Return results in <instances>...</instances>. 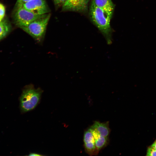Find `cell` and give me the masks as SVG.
<instances>
[{"instance_id":"obj_1","label":"cell","mask_w":156,"mask_h":156,"mask_svg":"<svg viewBox=\"0 0 156 156\" xmlns=\"http://www.w3.org/2000/svg\"><path fill=\"white\" fill-rule=\"evenodd\" d=\"M90 15L92 21L102 34L108 44L112 40V29L110 24L111 18L108 16L101 8L96 6L92 1Z\"/></svg>"},{"instance_id":"obj_2","label":"cell","mask_w":156,"mask_h":156,"mask_svg":"<svg viewBox=\"0 0 156 156\" xmlns=\"http://www.w3.org/2000/svg\"><path fill=\"white\" fill-rule=\"evenodd\" d=\"M42 92L40 88L36 89L33 85L25 86L20 98L21 112L25 113L34 109L40 101Z\"/></svg>"},{"instance_id":"obj_3","label":"cell","mask_w":156,"mask_h":156,"mask_svg":"<svg viewBox=\"0 0 156 156\" xmlns=\"http://www.w3.org/2000/svg\"><path fill=\"white\" fill-rule=\"evenodd\" d=\"M51 16L50 13L33 21L28 25L20 27L38 42L44 38L46 28Z\"/></svg>"},{"instance_id":"obj_4","label":"cell","mask_w":156,"mask_h":156,"mask_svg":"<svg viewBox=\"0 0 156 156\" xmlns=\"http://www.w3.org/2000/svg\"><path fill=\"white\" fill-rule=\"evenodd\" d=\"M46 14H35L21 7L15 6L13 18L15 24L20 28L28 25L33 21L44 16Z\"/></svg>"},{"instance_id":"obj_5","label":"cell","mask_w":156,"mask_h":156,"mask_svg":"<svg viewBox=\"0 0 156 156\" xmlns=\"http://www.w3.org/2000/svg\"><path fill=\"white\" fill-rule=\"evenodd\" d=\"M21 6L26 10L38 15L48 14L50 10L45 0H31L22 5H15Z\"/></svg>"},{"instance_id":"obj_6","label":"cell","mask_w":156,"mask_h":156,"mask_svg":"<svg viewBox=\"0 0 156 156\" xmlns=\"http://www.w3.org/2000/svg\"><path fill=\"white\" fill-rule=\"evenodd\" d=\"M90 0H66L62 7L63 11H71L85 12L88 9Z\"/></svg>"},{"instance_id":"obj_7","label":"cell","mask_w":156,"mask_h":156,"mask_svg":"<svg viewBox=\"0 0 156 156\" xmlns=\"http://www.w3.org/2000/svg\"><path fill=\"white\" fill-rule=\"evenodd\" d=\"M83 142L85 151L90 156L98 155L99 151L96 147L94 138L90 128L84 132Z\"/></svg>"},{"instance_id":"obj_8","label":"cell","mask_w":156,"mask_h":156,"mask_svg":"<svg viewBox=\"0 0 156 156\" xmlns=\"http://www.w3.org/2000/svg\"><path fill=\"white\" fill-rule=\"evenodd\" d=\"M97 7L102 9L107 15L112 18L114 6L111 0H92Z\"/></svg>"},{"instance_id":"obj_9","label":"cell","mask_w":156,"mask_h":156,"mask_svg":"<svg viewBox=\"0 0 156 156\" xmlns=\"http://www.w3.org/2000/svg\"><path fill=\"white\" fill-rule=\"evenodd\" d=\"M109 126V121L101 122L95 121L90 127L95 130L101 136L108 137L110 132Z\"/></svg>"},{"instance_id":"obj_10","label":"cell","mask_w":156,"mask_h":156,"mask_svg":"<svg viewBox=\"0 0 156 156\" xmlns=\"http://www.w3.org/2000/svg\"><path fill=\"white\" fill-rule=\"evenodd\" d=\"M90 128L94 138L96 147L99 152L108 145L109 142V137L102 136L95 130L90 127Z\"/></svg>"},{"instance_id":"obj_11","label":"cell","mask_w":156,"mask_h":156,"mask_svg":"<svg viewBox=\"0 0 156 156\" xmlns=\"http://www.w3.org/2000/svg\"><path fill=\"white\" fill-rule=\"evenodd\" d=\"M10 29V26L6 20L3 19L0 22V40L8 34Z\"/></svg>"},{"instance_id":"obj_12","label":"cell","mask_w":156,"mask_h":156,"mask_svg":"<svg viewBox=\"0 0 156 156\" xmlns=\"http://www.w3.org/2000/svg\"><path fill=\"white\" fill-rule=\"evenodd\" d=\"M146 155L147 156H156V149L151 146L149 147L147 150Z\"/></svg>"},{"instance_id":"obj_13","label":"cell","mask_w":156,"mask_h":156,"mask_svg":"<svg viewBox=\"0 0 156 156\" xmlns=\"http://www.w3.org/2000/svg\"><path fill=\"white\" fill-rule=\"evenodd\" d=\"M5 9L4 5L0 3V22L4 18L5 14Z\"/></svg>"},{"instance_id":"obj_14","label":"cell","mask_w":156,"mask_h":156,"mask_svg":"<svg viewBox=\"0 0 156 156\" xmlns=\"http://www.w3.org/2000/svg\"><path fill=\"white\" fill-rule=\"evenodd\" d=\"M66 0H53L54 3L56 8H58L62 6Z\"/></svg>"},{"instance_id":"obj_15","label":"cell","mask_w":156,"mask_h":156,"mask_svg":"<svg viewBox=\"0 0 156 156\" xmlns=\"http://www.w3.org/2000/svg\"><path fill=\"white\" fill-rule=\"evenodd\" d=\"M31 0H17L15 5H22Z\"/></svg>"},{"instance_id":"obj_16","label":"cell","mask_w":156,"mask_h":156,"mask_svg":"<svg viewBox=\"0 0 156 156\" xmlns=\"http://www.w3.org/2000/svg\"><path fill=\"white\" fill-rule=\"evenodd\" d=\"M29 156H42V155L37 153H31L29 155Z\"/></svg>"},{"instance_id":"obj_17","label":"cell","mask_w":156,"mask_h":156,"mask_svg":"<svg viewBox=\"0 0 156 156\" xmlns=\"http://www.w3.org/2000/svg\"><path fill=\"white\" fill-rule=\"evenodd\" d=\"M151 146L156 149V140L153 142Z\"/></svg>"}]
</instances>
